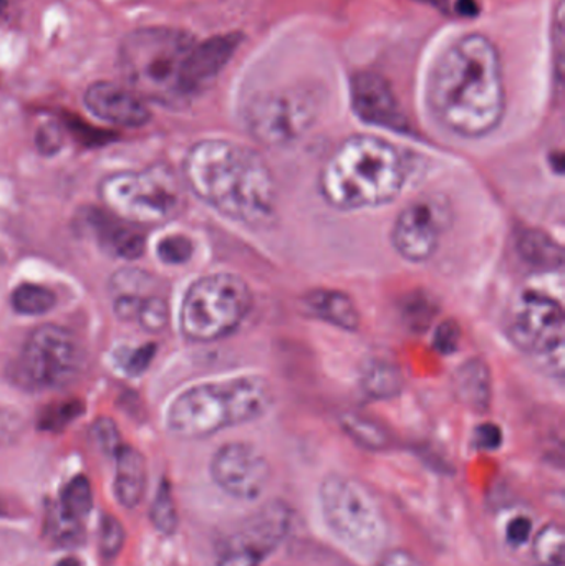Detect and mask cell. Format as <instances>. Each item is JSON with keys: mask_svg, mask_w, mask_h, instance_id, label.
<instances>
[{"mask_svg": "<svg viewBox=\"0 0 565 566\" xmlns=\"http://www.w3.org/2000/svg\"><path fill=\"white\" fill-rule=\"evenodd\" d=\"M438 122L463 138H483L505 116L506 90L501 58L495 44L470 34L438 58L428 88Z\"/></svg>", "mask_w": 565, "mask_h": 566, "instance_id": "6da1fadb", "label": "cell"}, {"mask_svg": "<svg viewBox=\"0 0 565 566\" xmlns=\"http://www.w3.org/2000/svg\"><path fill=\"white\" fill-rule=\"evenodd\" d=\"M183 172L194 196L229 219L261 226L274 217V176L258 152L239 143H196L184 158Z\"/></svg>", "mask_w": 565, "mask_h": 566, "instance_id": "7a4b0ae2", "label": "cell"}, {"mask_svg": "<svg viewBox=\"0 0 565 566\" xmlns=\"http://www.w3.org/2000/svg\"><path fill=\"white\" fill-rule=\"evenodd\" d=\"M407 181V162L399 149L376 136H350L321 168L318 188L340 211L385 206L399 196Z\"/></svg>", "mask_w": 565, "mask_h": 566, "instance_id": "3957f363", "label": "cell"}, {"mask_svg": "<svg viewBox=\"0 0 565 566\" xmlns=\"http://www.w3.org/2000/svg\"><path fill=\"white\" fill-rule=\"evenodd\" d=\"M274 405V389L262 376H237L203 383L171 403L167 426L180 439H204L264 416Z\"/></svg>", "mask_w": 565, "mask_h": 566, "instance_id": "277c9868", "label": "cell"}, {"mask_svg": "<svg viewBox=\"0 0 565 566\" xmlns=\"http://www.w3.org/2000/svg\"><path fill=\"white\" fill-rule=\"evenodd\" d=\"M196 41L171 27L139 29L126 35L120 47V71L129 90L143 100L163 106L190 102L184 67Z\"/></svg>", "mask_w": 565, "mask_h": 566, "instance_id": "5b68a950", "label": "cell"}, {"mask_svg": "<svg viewBox=\"0 0 565 566\" xmlns=\"http://www.w3.org/2000/svg\"><path fill=\"white\" fill-rule=\"evenodd\" d=\"M99 194L109 213L133 226H161L184 210L183 185L165 165L106 176Z\"/></svg>", "mask_w": 565, "mask_h": 566, "instance_id": "8992f818", "label": "cell"}, {"mask_svg": "<svg viewBox=\"0 0 565 566\" xmlns=\"http://www.w3.org/2000/svg\"><path fill=\"white\" fill-rule=\"evenodd\" d=\"M320 507L330 532L360 556H375L385 548L388 523L372 490L349 476L326 477L320 486Z\"/></svg>", "mask_w": 565, "mask_h": 566, "instance_id": "52a82bcc", "label": "cell"}, {"mask_svg": "<svg viewBox=\"0 0 565 566\" xmlns=\"http://www.w3.org/2000/svg\"><path fill=\"white\" fill-rule=\"evenodd\" d=\"M251 287L234 273L201 276L188 288L180 312L184 338L213 343L233 335L252 308Z\"/></svg>", "mask_w": 565, "mask_h": 566, "instance_id": "ba28073f", "label": "cell"}, {"mask_svg": "<svg viewBox=\"0 0 565 566\" xmlns=\"http://www.w3.org/2000/svg\"><path fill=\"white\" fill-rule=\"evenodd\" d=\"M15 366V376L22 386L64 388L82 373V344L67 328L42 325L29 335Z\"/></svg>", "mask_w": 565, "mask_h": 566, "instance_id": "9c48e42d", "label": "cell"}, {"mask_svg": "<svg viewBox=\"0 0 565 566\" xmlns=\"http://www.w3.org/2000/svg\"><path fill=\"white\" fill-rule=\"evenodd\" d=\"M512 343L554 376L564 374L565 318L562 305L547 295L526 292L512 310Z\"/></svg>", "mask_w": 565, "mask_h": 566, "instance_id": "30bf717a", "label": "cell"}, {"mask_svg": "<svg viewBox=\"0 0 565 566\" xmlns=\"http://www.w3.org/2000/svg\"><path fill=\"white\" fill-rule=\"evenodd\" d=\"M317 103L302 90H275L258 94L246 110L249 133L262 145L285 146L297 142L314 125Z\"/></svg>", "mask_w": 565, "mask_h": 566, "instance_id": "8fae6325", "label": "cell"}, {"mask_svg": "<svg viewBox=\"0 0 565 566\" xmlns=\"http://www.w3.org/2000/svg\"><path fill=\"white\" fill-rule=\"evenodd\" d=\"M213 483L233 499L258 500L271 480L268 459L248 442H227L211 459Z\"/></svg>", "mask_w": 565, "mask_h": 566, "instance_id": "7c38bea8", "label": "cell"}, {"mask_svg": "<svg viewBox=\"0 0 565 566\" xmlns=\"http://www.w3.org/2000/svg\"><path fill=\"white\" fill-rule=\"evenodd\" d=\"M447 214L440 206L427 201H415L399 213L392 230L396 252L410 262H425L440 246L441 233L447 226Z\"/></svg>", "mask_w": 565, "mask_h": 566, "instance_id": "4fadbf2b", "label": "cell"}, {"mask_svg": "<svg viewBox=\"0 0 565 566\" xmlns=\"http://www.w3.org/2000/svg\"><path fill=\"white\" fill-rule=\"evenodd\" d=\"M291 525V509L281 500H272L246 519L223 546L262 565L287 539Z\"/></svg>", "mask_w": 565, "mask_h": 566, "instance_id": "5bb4252c", "label": "cell"}, {"mask_svg": "<svg viewBox=\"0 0 565 566\" xmlns=\"http://www.w3.org/2000/svg\"><path fill=\"white\" fill-rule=\"evenodd\" d=\"M352 109L362 122L392 132L407 133L408 120L385 78L372 71L352 80Z\"/></svg>", "mask_w": 565, "mask_h": 566, "instance_id": "9a60e30c", "label": "cell"}, {"mask_svg": "<svg viewBox=\"0 0 565 566\" xmlns=\"http://www.w3.org/2000/svg\"><path fill=\"white\" fill-rule=\"evenodd\" d=\"M83 102L93 116L122 128H139L151 118V113L139 94L112 81L90 84Z\"/></svg>", "mask_w": 565, "mask_h": 566, "instance_id": "2e32d148", "label": "cell"}, {"mask_svg": "<svg viewBox=\"0 0 565 566\" xmlns=\"http://www.w3.org/2000/svg\"><path fill=\"white\" fill-rule=\"evenodd\" d=\"M240 41L242 38L237 34L217 35L203 44L194 45L184 67V87L190 99H194L216 80L239 47Z\"/></svg>", "mask_w": 565, "mask_h": 566, "instance_id": "e0dca14e", "label": "cell"}, {"mask_svg": "<svg viewBox=\"0 0 565 566\" xmlns=\"http://www.w3.org/2000/svg\"><path fill=\"white\" fill-rule=\"evenodd\" d=\"M87 219L97 242L109 256L115 259L135 260L145 253V234L139 233L133 224L99 210L92 211Z\"/></svg>", "mask_w": 565, "mask_h": 566, "instance_id": "ac0fdd59", "label": "cell"}, {"mask_svg": "<svg viewBox=\"0 0 565 566\" xmlns=\"http://www.w3.org/2000/svg\"><path fill=\"white\" fill-rule=\"evenodd\" d=\"M115 497L120 506L133 510L143 502L148 486L145 455L132 445L123 444L116 452Z\"/></svg>", "mask_w": 565, "mask_h": 566, "instance_id": "d6986e66", "label": "cell"}, {"mask_svg": "<svg viewBox=\"0 0 565 566\" xmlns=\"http://www.w3.org/2000/svg\"><path fill=\"white\" fill-rule=\"evenodd\" d=\"M305 314L342 330L359 328L360 314L352 297L332 288H315L302 297Z\"/></svg>", "mask_w": 565, "mask_h": 566, "instance_id": "ffe728a7", "label": "cell"}, {"mask_svg": "<svg viewBox=\"0 0 565 566\" xmlns=\"http://www.w3.org/2000/svg\"><path fill=\"white\" fill-rule=\"evenodd\" d=\"M456 398L474 411H486L491 403V373L483 360H467L453 374Z\"/></svg>", "mask_w": 565, "mask_h": 566, "instance_id": "44dd1931", "label": "cell"}, {"mask_svg": "<svg viewBox=\"0 0 565 566\" xmlns=\"http://www.w3.org/2000/svg\"><path fill=\"white\" fill-rule=\"evenodd\" d=\"M516 250L522 262L538 272H555L564 265V250L544 230H522L516 239Z\"/></svg>", "mask_w": 565, "mask_h": 566, "instance_id": "7402d4cb", "label": "cell"}, {"mask_svg": "<svg viewBox=\"0 0 565 566\" xmlns=\"http://www.w3.org/2000/svg\"><path fill=\"white\" fill-rule=\"evenodd\" d=\"M360 386L369 398L383 401V399L395 398L402 393L405 377L395 363L376 358V360L366 361L363 366Z\"/></svg>", "mask_w": 565, "mask_h": 566, "instance_id": "603a6c76", "label": "cell"}, {"mask_svg": "<svg viewBox=\"0 0 565 566\" xmlns=\"http://www.w3.org/2000/svg\"><path fill=\"white\" fill-rule=\"evenodd\" d=\"M346 434L360 448L383 451L392 444V435L380 422L357 412H347L340 418Z\"/></svg>", "mask_w": 565, "mask_h": 566, "instance_id": "cb8c5ba5", "label": "cell"}, {"mask_svg": "<svg viewBox=\"0 0 565 566\" xmlns=\"http://www.w3.org/2000/svg\"><path fill=\"white\" fill-rule=\"evenodd\" d=\"M55 503L65 516L83 523L93 507V490L89 477L78 474L74 479L68 480L67 486L61 490L60 499Z\"/></svg>", "mask_w": 565, "mask_h": 566, "instance_id": "d4e9b609", "label": "cell"}, {"mask_svg": "<svg viewBox=\"0 0 565 566\" xmlns=\"http://www.w3.org/2000/svg\"><path fill=\"white\" fill-rule=\"evenodd\" d=\"M565 536L562 525L545 523L532 542V558L538 566H562L565 558Z\"/></svg>", "mask_w": 565, "mask_h": 566, "instance_id": "484cf974", "label": "cell"}, {"mask_svg": "<svg viewBox=\"0 0 565 566\" xmlns=\"http://www.w3.org/2000/svg\"><path fill=\"white\" fill-rule=\"evenodd\" d=\"M12 307L25 317H41L48 314L57 304V297L50 288L38 283H21L11 297Z\"/></svg>", "mask_w": 565, "mask_h": 566, "instance_id": "4316f807", "label": "cell"}, {"mask_svg": "<svg viewBox=\"0 0 565 566\" xmlns=\"http://www.w3.org/2000/svg\"><path fill=\"white\" fill-rule=\"evenodd\" d=\"M149 520L156 532L161 535L171 536L177 533L180 516H178L177 502H174L173 493L167 480L159 484L158 490H156L155 499L149 507Z\"/></svg>", "mask_w": 565, "mask_h": 566, "instance_id": "83f0119b", "label": "cell"}, {"mask_svg": "<svg viewBox=\"0 0 565 566\" xmlns=\"http://www.w3.org/2000/svg\"><path fill=\"white\" fill-rule=\"evenodd\" d=\"M45 532L57 546H75L83 540V523L65 516L57 503L48 509Z\"/></svg>", "mask_w": 565, "mask_h": 566, "instance_id": "f1b7e54d", "label": "cell"}, {"mask_svg": "<svg viewBox=\"0 0 565 566\" xmlns=\"http://www.w3.org/2000/svg\"><path fill=\"white\" fill-rule=\"evenodd\" d=\"M168 318H170V308H168L167 302L161 297H145L139 307L138 315H136V321L139 327L149 333H159L165 330L168 325Z\"/></svg>", "mask_w": 565, "mask_h": 566, "instance_id": "f546056e", "label": "cell"}, {"mask_svg": "<svg viewBox=\"0 0 565 566\" xmlns=\"http://www.w3.org/2000/svg\"><path fill=\"white\" fill-rule=\"evenodd\" d=\"M194 252L193 240L188 239L187 236L174 234V236H167L159 240L156 246V256L161 262L167 265H181L191 259Z\"/></svg>", "mask_w": 565, "mask_h": 566, "instance_id": "4dcf8cb0", "label": "cell"}, {"mask_svg": "<svg viewBox=\"0 0 565 566\" xmlns=\"http://www.w3.org/2000/svg\"><path fill=\"white\" fill-rule=\"evenodd\" d=\"M125 527L116 517L103 516L100 523V552L105 558H116L125 546Z\"/></svg>", "mask_w": 565, "mask_h": 566, "instance_id": "1f68e13d", "label": "cell"}, {"mask_svg": "<svg viewBox=\"0 0 565 566\" xmlns=\"http://www.w3.org/2000/svg\"><path fill=\"white\" fill-rule=\"evenodd\" d=\"M403 315H405V320H407L411 328H415L417 331H423L433 321L437 310H434L431 298H428L427 295L418 294L415 297L408 298V304L403 308Z\"/></svg>", "mask_w": 565, "mask_h": 566, "instance_id": "d6a6232c", "label": "cell"}, {"mask_svg": "<svg viewBox=\"0 0 565 566\" xmlns=\"http://www.w3.org/2000/svg\"><path fill=\"white\" fill-rule=\"evenodd\" d=\"M92 438L97 448L106 455H116V452L123 445L118 428H116L115 421L110 418H100L93 422Z\"/></svg>", "mask_w": 565, "mask_h": 566, "instance_id": "836d02e7", "label": "cell"}, {"mask_svg": "<svg viewBox=\"0 0 565 566\" xmlns=\"http://www.w3.org/2000/svg\"><path fill=\"white\" fill-rule=\"evenodd\" d=\"M80 411H82V405L78 401L52 406L44 416H41V428L44 431H60L65 426L70 424Z\"/></svg>", "mask_w": 565, "mask_h": 566, "instance_id": "e575fe53", "label": "cell"}, {"mask_svg": "<svg viewBox=\"0 0 565 566\" xmlns=\"http://www.w3.org/2000/svg\"><path fill=\"white\" fill-rule=\"evenodd\" d=\"M461 343V328L454 320L438 325L433 335V347L438 353L453 354Z\"/></svg>", "mask_w": 565, "mask_h": 566, "instance_id": "d590c367", "label": "cell"}, {"mask_svg": "<svg viewBox=\"0 0 565 566\" xmlns=\"http://www.w3.org/2000/svg\"><path fill=\"white\" fill-rule=\"evenodd\" d=\"M473 442L479 451H498L502 444L501 428L495 422H484L474 431Z\"/></svg>", "mask_w": 565, "mask_h": 566, "instance_id": "8d00e7d4", "label": "cell"}, {"mask_svg": "<svg viewBox=\"0 0 565 566\" xmlns=\"http://www.w3.org/2000/svg\"><path fill=\"white\" fill-rule=\"evenodd\" d=\"M35 142H37L38 151L44 155H55L64 145V133L57 123H47L38 128Z\"/></svg>", "mask_w": 565, "mask_h": 566, "instance_id": "74e56055", "label": "cell"}, {"mask_svg": "<svg viewBox=\"0 0 565 566\" xmlns=\"http://www.w3.org/2000/svg\"><path fill=\"white\" fill-rule=\"evenodd\" d=\"M532 520L526 516L516 517L508 523L506 529V542L515 548H521L531 539Z\"/></svg>", "mask_w": 565, "mask_h": 566, "instance_id": "f35d334b", "label": "cell"}, {"mask_svg": "<svg viewBox=\"0 0 565 566\" xmlns=\"http://www.w3.org/2000/svg\"><path fill=\"white\" fill-rule=\"evenodd\" d=\"M155 353L156 344L152 343H146L143 344V347L136 348V350L129 354L128 360L125 361L126 373L132 374V376H139V374L145 373L149 364H151Z\"/></svg>", "mask_w": 565, "mask_h": 566, "instance_id": "ab89813d", "label": "cell"}, {"mask_svg": "<svg viewBox=\"0 0 565 566\" xmlns=\"http://www.w3.org/2000/svg\"><path fill=\"white\" fill-rule=\"evenodd\" d=\"M143 298L145 297L139 294L116 295L115 305H113L116 317L123 321L136 320V315H138L139 307H142Z\"/></svg>", "mask_w": 565, "mask_h": 566, "instance_id": "60d3db41", "label": "cell"}, {"mask_svg": "<svg viewBox=\"0 0 565 566\" xmlns=\"http://www.w3.org/2000/svg\"><path fill=\"white\" fill-rule=\"evenodd\" d=\"M376 566H418V563L407 550L396 548L383 553Z\"/></svg>", "mask_w": 565, "mask_h": 566, "instance_id": "b9f144b4", "label": "cell"}, {"mask_svg": "<svg viewBox=\"0 0 565 566\" xmlns=\"http://www.w3.org/2000/svg\"><path fill=\"white\" fill-rule=\"evenodd\" d=\"M216 566H262L261 563L255 562L242 553L234 552L229 548H221L217 555Z\"/></svg>", "mask_w": 565, "mask_h": 566, "instance_id": "7bdbcfd3", "label": "cell"}, {"mask_svg": "<svg viewBox=\"0 0 565 566\" xmlns=\"http://www.w3.org/2000/svg\"><path fill=\"white\" fill-rule=\"evenodd\" d=\"M18 428V416L0 412V441L5 438H14Z\"/></svg>", "mask_w": 565, "mask_h": 566, "instance_id": "ee69618b", "label": "cell"}, {"mask_svg": "<svg viewBox=\"0 0 565 566\" xmlns=\"http://www.w3.org/2000/svg\"><path fill=\"white\" fill-rule=\"evenodd\" d=\"M457 14L467 15V18H473V15H476V0H460V2H457Z\"/></svg>", "mask_w": 565, "mask_h": 566, "instance_id": "f6af8a7d", "label": "cell"}, {"mask_svg": "<svg viewBox=\"0 0 565 566\" xmlns=\"http://www.w3.org/2000/svg\"><path fill=\"white\" fill-rule=\"evenodd\" d=\"M57 566H82V565H80V562H78L77 558H70V556H68V558L60 559V562H58Z\"/></svg>", "mask_w": 565, "mask_h": 566, "instance_id": "bcb514c9", "label": "cell"}, {"mask_svg": "<svg viewBox=\"0 0 565 566\" xmlns=\"http://www.w3.org/2000/svg\"><path fill=\"white\" fill-rule=\"evenodd\" d=\"M5 5H8V0H0V14L5 11Z\"/></svg>", "mask_w": 565, "mask_h": 566, "instance_id": "7dc6e473", "label": "cell"}, {"mask_svg": "<svg viewBox=\"0 0 565 566\" xmlns=\"http://www.w3.org/2000/svg\"><path fill=\"white\" fill-rule=\"evenodd\" d=\"M0 513H4V506H2V502H0Z\"/></svg>", "mask_w": 565, "mask_h": 566, "instance_id": "c3c4849f", "label": "cell"}]
</instances>
